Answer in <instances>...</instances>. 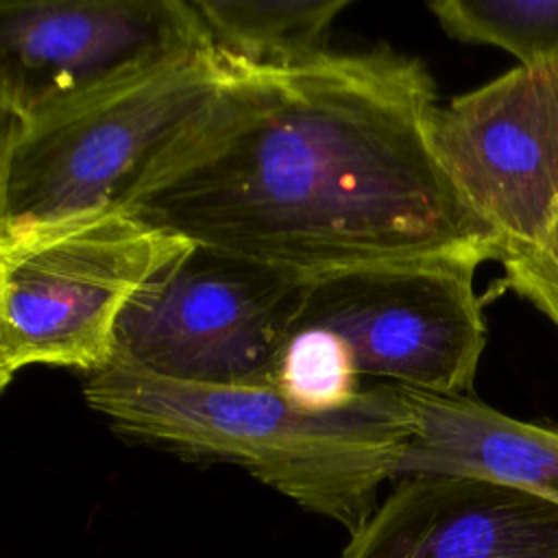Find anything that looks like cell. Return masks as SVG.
Masks as SVG:
<instances>
[{
  "label": "cell",
  "instance_id": "cell-1",
  "mask_svg": "<svg viewBox=\"0 0 558 558\" xmlns=\"http://www.w3.org/2000/svg\"><path fill=\"white\" fill-rule=\"evenodd\" d=\"M225 72L124 216L303 277L397 259L499 262V238L436 153L440 105L421 59L377 46Z\"/></svg>",
  "mask_w": 558,
  "mask_h": 558
},
{
  "label": "cell",
  "instance_id": "cell-2",
  "mask_svg": "<svg viewBox=\"0 0 558 558\" xmlns=\"http://www.w3.org/2000/svg\"><path fill=\"white\" fill-rule=\"evenodd\" d=\"M87 405L126 440L187 462H227L299 508L357 532L397 477L410 427L384 384L340 410H307L277 386L161 379L111 362L85 375Z\"/></svg>",
  "mask_w": 558,
  "mask_h": 558
},
{
  "label": "cell",
  "instance_id": "cell-3",
  "mask_svg": "<svg viewBox=\"0 0 558 558\" xmlns=\"http://www.w3.org/2000/svg\"><path fill=\"white\" fill-rule=\"evenodd\" d=\"M225 78L209 46H192L31 118L4 120L0 240L120 211Z\"/></svg>",
  "mask_w": 558,
  "mask_h": 558
},
{
  "label": "cell",
  "instance_id": "cell-4",
  "mask_svg": "<svg viewBox=\"0 0 558 558\" xmlns=\"http://www.w3.org/2000/svg\"><path fill=\"white\" fill-rule=\"evenodd\" d=\"M310 277L190 244L124 305L113 360L196 386L270 388Z\"/></svg>",
  "mask_w": 558,
  "mask_h": 558
},
{
  "label": "cell",
  "instance_id": "cell-5",
  "mask_svg": "<svg viewBox=\"0 0 558 558\" xmlns=\"http://www.w3.org/2000/svg\"><path fill=\"white\" fill-rule=\"evenodd\" d=\"M187 246L122 211L0 240V388L28 366H109L124 305Z\"/></svg>",
  "mask_w": 558,
  "mask_h": 558
},
{
  "label": "cell",
  "instance_id": "cell-6",
  "mask_svg": "<svg viewBox=\"0 0 558 558\" xmlns=\"http://www.w3.org/2000/svg\"><path fill=\"white\" fill-rule=\"evenodd\" d=\"M482 264L427 257L362 264L310 277L294 329L329 333L355 377L471 395L486 347Z\"/></svg>",
  "mask_w": 558,
  "mask_h": 558
},
{
  "label": "cell",
  "instance_id": "cell-7",
  "mask_svg": "<svg viewBox=\"0 0 558 558\" xmlns=\"http://www.w3.org/2000/svg\"><path fill=\"white\" fill-rule=\"evenodd\" d=\"M436 153L501 255L558 227V61L517 65L438 107ZM501 259V257H499Z\"/></svg>",
  "mask_w": 558,
  "mask_h": 558
},
{
  "label": "cell",
  "instance_id": "cell-8",
  "mask_svg": "<svg viewBox=\"0 0 558 558\" xmlns=\"http://www.w3.org/2000/svg\"><path fill=\"white\" fill-rule=\"evenodd\" d=\"M209 46L190 0H2L0 105L24 120Z\"/></svg>",
  "mask_w": 558,
  "mask_h": 558
},
{
  "label": "cell",
  "instance_id": "cell-9",
  "mask_svg": "<svg viewBox=\"0 0 558 558\" xmlns=\"http://www.w3.org/2000/svg\"><path fill=\"white\" fill-rule=\"evenodd\" d=\"M395 482L340 558H558L556 504L475 477Z\"/></svg>",
  "mask_w": 558,
  "mask_h": 558
},
{
  "label": "cell",
  "instance_id": "cell-10",
  "mask_svg": "<svg viewBox=\"0 0 558 558\" xmlns=\"http://www.w3.org/2000/svg\"><path fill=\"white\" fill-rule=\"evenodd\" d=\"M384 386L410 427L395 480L475 477L558 506V425L512 418L473 395Z\"/></svg>",
  "mask_w": 558,
  "mask_h": 558
},
{
  "label": "cell",
  "instance_id": "cell-11",
  "mask_svg": "<svg viewBox=\"0 0 558 558\" xmlns=\"http://www.w3.org/2000/svg\"><path fill=\"white\" fill-rule=\"evenodd\" d=\"M347 7V0L194 2L222 70H279L323 57L327 33Z\"/></svg>",
  "mask_w": 558,
  "mask_h": 558
},
{
  "label": "cell",
  "instance_id": "cell-12",
  "mask_svg": "<svg viewBox=\"0 0 558 558\" xmlns=\"http://www.w3.org/2000/svg\"><path fill=\"white\" fill-rule=\"evenodd\" d=\"M427 9L456 41L501 48L519 65L558 61V0H434Z\"/></svg>",
  "mask_w": 558,
  "mask_h": 558
},
{
  "label": "cell",
  "instance_id": "cell-13",
  "mask_svg": "<svg viewBox=\"0 0 558 558\" xmlns=\"http://www.w3.org/2000/svg\"><path fill=\"white\" fill-rule=\"evenodd\" d=\"M501 277L488 296L512 292L558 329V227L538 244L501 255Z\"/></svg>",
  "mask_w": 558,
  "mask_h": 558
}]
</instances>
